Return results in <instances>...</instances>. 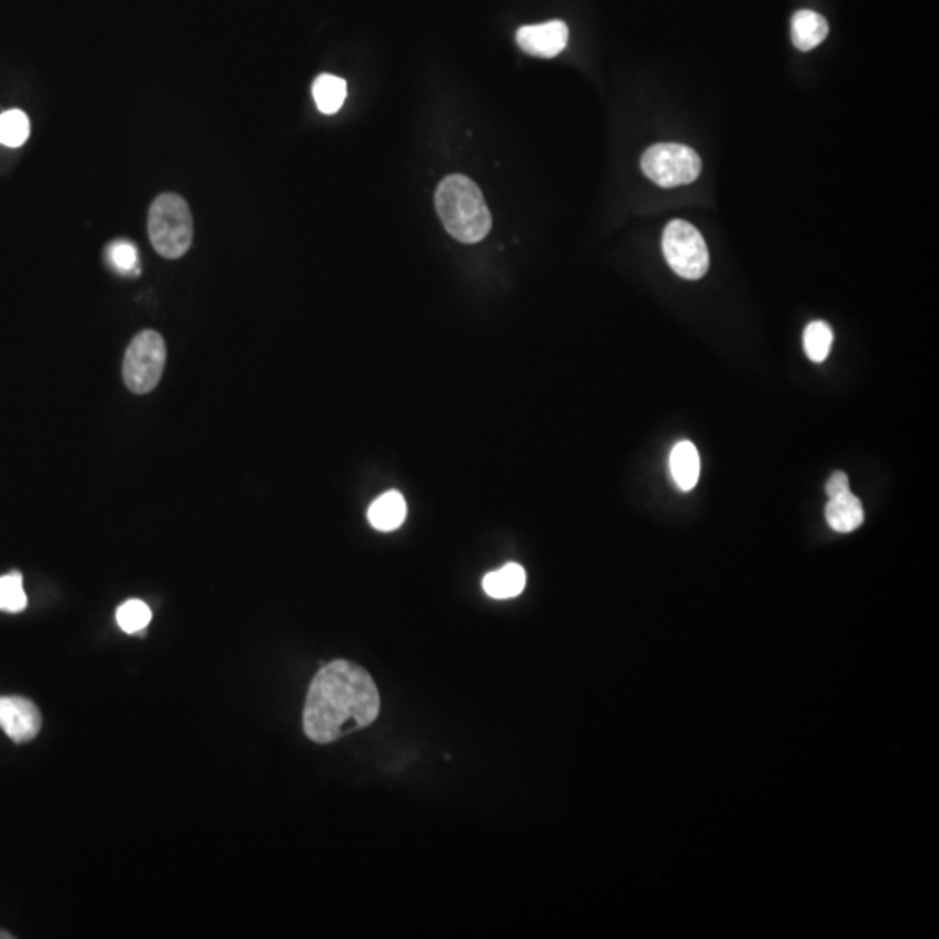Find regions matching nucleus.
Instances as JSON below:
<instances>
[{
	"label": "nucleus",
	"instance_id": "f257e3e1",
	"mask_svg": "<svg viewBox=\"0 0 939 939\" xmlns=\"http://www.w3.org/2000/svg\"><path fill=\"white\" fill-rule=\"evenodd\" d=\"M378 688L363 666L336 660L323 666L308 689L303 729L308 740L327 744L369 728L378 719Z\"/></svg>",
	"mask_w": 939,
	"mask_h": 939
},
{
	"label": "nucleus",
	"instance_id": "a211bd4d",
	"mask_svg": "<svg viewBox=\"0 0 939 939\" xmlns=\"http://www.w3.org/2000/svg\"><path fill=\"white\" fill-rule=\"evenodd\" d=\"M151 620V611L144 601L131 599L123 602L117 610V623L126 633H140L147 629Z\"/></svg>",
	"mask_w": 939,
	"mask_h": 939
},
{
	"label": "nucleus",
	"instance_id": "7ed1b4c3",
	"mask_svg": "<svg viewBox=\"0 0 939 939\" xmlns=\"http://www.w3.org/2000/svg\"><path fill=\"white\" fill-rule=\"evenodd\" d=\"M151 246L162 258L178 259L187 255L194 240V219L184 197L162 194L148 212Z\"/></svg>",
	"mask_w": 939,
	"mask_h": 939
},
{
	"label": "nucleus",
	"instance_id": "412c9836",
	"mask_svg": "<svg viewBox=\"0 0 939 939\" xmlns=\"http://www.w3.org/2000/svg\"><path fill=\"white\" fill-rule=\"evenodd\" d=\"M12 938H14V936L9 935L8 931H2V929H0V939H12Z\"/></svg>",
	"mask_w": 939,
	"mask_h": 939
},
{
	"label": "nucleus",
	"instance_id": "2eb2a0df",
	"mask_svg": "<svg viewBox=\"0 0 939 939\" xmlns=\"http://www.w3.org/2000/svg\"><path fill=\"white\" fill-rule=\"evenodd\" d=\"M30 120L23 110H8L0 113V145L18 148L29 140Z\"/></svg>",
	"mask_w": 939,
	"mask_h": 939
},
{
	"label": "nucleus",
	"instance_id": "1a4fd4ad",
	"mask_svg": "<svg viewBox=\"0 0 939 939\" xmlns=\"http://www.w3.org/2000/svg\"><path fill=\"white\" fill-rule=\"evenodd\" d=\"M670 474L681 491L694 490L700 478V454L693 442H676L670 454Z\"/></svg>",
	"mask_w": 939,
	"mask_h": 939
},
{
	"label": "nucleus",
	"instance_id": "f3484780",
	"mask_svg": "<svg viewBox=\"0 0 939 939\" xmlns=\"http://www.w3.org/2000/svg\"><path fill=\"white\" fill-rule=\"evenodd\" d=\"M29 604L23 590V577L20 573L6 574L0 577V611L4 613H21Z\"/></svg>",
	"mask_w": 939,
	"mask_h": 939
},
{
	"label": "nucleus",
	"instance_id": "39448f33",
	"mask_svg": "<svg viewBox=\"0 0 939 939\" xmlns=\"http://www.w3.org/2000/svg\"><path fill=\"white\" fill-rule=\"evenodd\" d=\"M663 255L679 277L698 280L710 267L709 247L700 230L684 219H673L663 234Z\"/></svg>",
	"mask_w": 939,
	"mask_h": 939
},
{
	"label": "nucleus",
	"instance_id": "6ab92c4d",
	"mask_svg": "<svg viewBox=\"0 0 939 939\" xmlns=\"http://www.w3.org/2000/svg\"><path fill=\"white\" fill-rule=\"evenodd\" d=\"M107 258L113 265V268L122 271V274L138 271V251H136L135 244L126 243V240H117V243L110 244L107 249Z\"/></svg>",
	"mask_w": 939,
	"mask_h": 939
},
{
	"label": "nucleus",
	"instance_id": "dca6fc26",
	"mask_svg": "<svg viewBox=\"0 0 939 939\" xmlns=\"http://www.w3.org/2000/svg\"><path fill=\"white\" fill-rule=\"evenodd\" d=\"M833 343L832 327L823 320H814L804 330V350L812 363H823Z\"/></svg>",
	"mask_w": 939,
	"mask_h": 939
},
{
	"label": "nucleus",
	"instance_id": "aec40b11",
	"mask_svg": "<svg viewBox=\"0 0 939 939\" xmlns=\"http://www.w3.org/2000/svg\"><path fill=\"white\" fill-rule=\"evenodd\" d=\"M849 478L844 472H836L827 482L828 498H837L840 494L849 493Z\"/></svg>",
	"mask_w": 939,
	"mask_h": 939
},
{
	"label": "nucleus",
	"instance_id": "f03ea898",
	"mask_svg": "<svg viewBox=\"0 0 939 939\" xmlns=\"http://www.w3.org/2000/svg\"><path fill=\"white\" fill-rule=\"evenodd\" d=\"M435 207L447 234L459 243H481L493 227V216L481 188L466 176L442 179L435 191Z\"/></svg>",
	"mask_w": 939,
	"mask_h": 939
},
{
	"label": "nucleus",
	"instance_id": "ddd939ff",
	"mask_svg": "<svg viewBox=\"0 0 939 939\" xmlns=\"http://www.w3.org/2000/svg\"><path fill=\"white\" fill-rule=\"evenodd\" d=\"M828 21L818 12L802 9L792 18V42L800 51H811L827 39Z\"/></svg>",
	"mask_w": 939,
	"mask_h": 939
},
{
	"label": "nucleus",
	"instance_id": "0eeeda50",
	"mask_svg": "<svg viewBox=\"0 0 939 939\" xmlns=\"http://www.w3.org/2000/svg\"><path fill=\"white\" fill-rule=\"evenodd\" d=\"M42 728V715L33 701L23 696H0V729L14 743L36 740Z\"/></svg>",
	"mask_w": 939,
	"mask_h": 939
},
{
	"label": "nucleus",
	"instance_id": "6e6552de",
	"mask_svg": "<svg viewBox=\"0 0 939 939\" xmlns=\"http://www.w3.org/2000/svg\"><path fill=\"white\" fill-rule=\"evenodd\" d=\"M570 42V29L561 20L527 24L517 30V45L531 57L555 58Z\"/></svg>",
	"mask_w": 939,
	"mask_h": 939
},
{
	"label": "nucleus",
	"instance_id": "20e7f679",
	"mask_svg": "<svg viewBox=\"0 0 939 939\" xmlns=\"http://www.w3.org/2000/svg\"><path fill=\"white\" fill-rule=\"evenodd\" d=\"M168 358L166 342L157 330H141L129 343L123 357V382L132 394L144 395L156 388L162 378L164 367Z\"/></svg>",
	"mask_w": 939,
	"mask_h": 939
},
{
	"label": "nucleus",
	"instance_id": "4468645a",
	"mask_svg": "<svg viewBox=\"0 0 939 939\" xmlns=\"http://www.w3.org/2000/svg\"><path fill=\"white\" fill-rule=\"evenodd\" d=\"M314 100L320 112L333 116L347 100V82L342 77L323 73L314 82Z\"/></svg>",
	"mask_w": 939,
	"mask_h": 939
},
{
	"label": "nucleus",
	"instance_id": "9b49d317",
	"mask_svg": "<svg viewBox=\"0 0 939 939\" xmlns=\"http://www.w3.org/2000/svg\"><path fill=\"white\" fill-rule=\"evenodd\" d=\"M864 512L860 498L854 494H840L837 498H830L827 505L828 526L837 533H852L863 524Z\"/></svg>",
	"mask_w": 939,
	"mask_h": 939
},
{
	"label": "nucleus",
	"instance_id": "f8f14e48",
	"mask_svg": "<svg viewBox=\"0 0 939 939\" xmlns=\"http://www.w3.org/2000/svg\"><path fill=\"white\" fill-rule=\"evenodd\" d=\"M526 571L522 565L506 564L503 565L502 570L486 574L482 580V586L490 597L505 601V599L521 595L526 589Z\"/></svg>",
	"mask_w": 939,
	"mask_h": 939
},
{
	"label": "nucleus",
	"instance_id": "423d86ee",
	"mask_svg": "<svg viewBox=\"0 0 939 939\" xmlns=\"http://www.w3.org/2000/svg\"><path fill=\"white\" fill-rule=\"evenodd\" d=\"M641 168L658 187H681L696 181L701 159L693 148L685 145L660 144L645 150Z\"/></svg>",
	"mask_w": 939,
	"mask_h": 939
},
{
	"label": "nucleus",
	"instance_id": "9d476101",
	"mask_svg": "<svg viewBox=\"0 0 939 939\" xmlns=\"http://www.w3.org/2000/svg\"><path fill=\"white\" fill-rule=\"evenodd\" d=\"M406 514L407 505L403 494L397 493V491H388L370 505L367 517H369L370 526L375 530L388 533V531H395L403 526Z\"/></svg>",
	"mask_w": 939,
	"mask_h": 939
}]
</instances>
